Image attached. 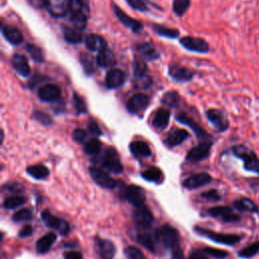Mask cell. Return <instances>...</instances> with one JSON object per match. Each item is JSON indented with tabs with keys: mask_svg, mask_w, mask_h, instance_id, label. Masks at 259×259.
<instances>
[{
	"mask_svg": "<svg viewBox=\"0 0 259 259\" xmlns=\"http://www.w3.org/2000/svg\"><path fill=\"white\" fill-rule=\"evenodd\" d=\"M70 4V20L73 26L83 30L88 26L90 8L88 0H69Z\"/></svg>",
	"mask_w": 259,
	"mask_h": 259,
	"instance_id": "1",
	"label": "cell"
},
{
	"mask_svg": "<svg viewBox=\"0 0 259 259\" xmlns=\"http://www.w3.org/2000/svg\"><path fill=\"white\" fill-rule=\"evenodd\" d=\"M230 151L234 156L243 161L246 171L259 174V157L251 148L243 144H237L231 147Z\"/></svg>",
	"mask_w": 259,
	"mask_h": 259,
	"instance_id": "2",
	"label": "cell"
},
{
	"mask_svg": "<svg viewBox=\"0 0 259 259\" xmlns=\"http://www.w3.org/2000/svg\"><path fill=\"white\" fill-rule=\"evenodd\" d=\"M157 239L164 245L165 248L171 251L176 250L180 247V233L178 231L170 225L162 226L156 232Z\"/></svg>",
	"mask_w": 259,
	"mask_h": 259,
	"instance_id": "3",
	"label": "cell"
},
{
	"mask_svg": "<svg viewBox=\"0 0 259 259\" xmlns=\"http://www.w3.org/2000/svg\"><path fill=\"white\" fill-rule=\"evenodd\" d=\"M102 166L106 171L112 172L114 174H120L122 172L124 167L120 160V156L114 148L108 147L102 159Z\"/></svg>",
	"mask_w": 259,
	"mask_h": 259,
	"instance_id": "4",
	"label": "cell"
},
{
	"mask_svg": "<svg viewBox=\"0 0 259 259\" xmlns=\"http://www.w3.org/2000/svg\"><path fill=\"white\" fill-rule=\"evenodd\" d=\"M196 232L202 236H204V237L210 239L214 242H217V243L223 244V245H229V246L237 244L242 239V237L238 236V235L217 233V232H214V231L204 229V228H198V227L196 228Z\"/></svg>",
	"mask_w": 259,
	"mask_h": 259,
	"instance_id": "5",
	"label": "cell"
},
{
	"mask_svg": "<svg viewBox=\"0 0 259 259\" xmlns=\"http://www.w3.org/2000/svg\"><path fill=\"white\" fill-rule=\"evenodd\" d=\"M206 116L208 122L219 133H224L229 130L230 122L223 110L218 108H210L206 112Z\"/></svg>",
	"mask_w": 259,
	"mask_h": 259,
	"instance_id": "6",
	"label": "cell"
},
{
	"mask_svg": "<svg viewBox=\"0 0 259 259\" xmlns=\"http://www.w3.org/2000/svg\"><path fill=\"white\" fill-rule=\"evenodd\" d=\"M42 220L48 228L59 232L63 236L67 235L70 232L69 224L65 220L52 214L49 210H44L42 212Z\"/></svg>",
	"mask_w": 259,
	"mask_h": 259,
	"instance_id": "7",
	"label": "cell"
},
{
	"mask_svg": "<svg viewBox=\"0 0 259 259\" xmlns=\"http://www.w3.org/2000/svg\"><path fill=\"white\" fill-rule=\"evenodd\" d=\"M90 174L92 178V180L102 188H108V190H112L116 186V182L108 174V171L100 168L92 166L90 168Z\"/></svg>",
	"mask_w": 259,
	"mask_h": 259,
	"instance_id": "8",
	"label": "cell"
},
{
	"mask_svg": "<svg viewBox=\"0 0 259 259\" xmlns=\"http://www.w3.org/2000/svg\"><path fill=\"white\" fill-rule=\"evenodd\" d=\"M150 104V98L143 94L133 96L126 102V110L132 114H143Z\"/></svg>",
	"mask_w": 259,
	"mask_h": 259,
	"instance_id": "9",
	"label": "cell"
},
{
	"mask_svg": "<svg viewBox=\"0 0 259 259\" xmlns=\"http://www.w3.org/2000/svg\"><path fill=\"white\" fill-rule=\"evenodd\" d=\"M180 42L184 48H186L190 52L206 54L210 51V46L208 44V42L200 38L184 36V38H182Z\"/></svg>",
	"mask_w": 259,
	"mask_h": 259,
	"instance_id": "10",
	"label": "cell"
},
{
	"mask_svg": "<svg viewBox=\"0 0 259 259\" xmlns=\"http://www.w3.org/2000/svg\"><path fill=\"white\" fill-rule=\"evenodd\" d=\"M133 219H134L135 224L141 230L149 229L154 222L153 214L146 206L136 208V210H134V214H133Z\"/></svg>",
	"mask_w": 259,
	"mask_h": 259,
	"instance_id": "11",
	"label": "cell"
},
{
	"mask_svg": "<svg viewBox=\"0 0 259 259\" xmlns=\"http://www.w3.org/2000/svg\"><path fill=\"white\" fill-rule=\"evenodd\" d=\"M176 120L188 126L192 131L194 132L196 136L200 140V142H208V141H212V136L206 131L204 128H202L196 122H194L192 118H190L188 116H186V114H180L176 116Z\"/></svg>",
	"mask_w": 259,
	"mask_h": 259,
	"instance_id": "12",
	"label": "cell"
},
{
	"mask_svg": "<svg viewBox=\"0 0 259 259\" xmlns=\"http://www.w3.org/2000/svg\"><path fill=\"white\" fill-rule=\"evenodd\" d=\"M38 96L44 102H55L61 98V88L56 84H45L38 88Z\"/></svg>",
	"mask_w": 259,
	"mask_h": 259,
	"instance_id": "13",
	"label": "cell"
},
{
	"mask_svg": "<svg viewBox=\"0 0 259 259\" xmlns=\"http://www.w3.org/2000/svg\"><path fill=\"white\" fill-rule=\"evenodd\" d=\"M124 198L136 208H140L145 206L146 202V196L140 186H128L124 188Z\"/></svg>",
	"mask_w": 259,
	"mask_h": 259,
	"instance_id": "14",
	"label": "cell"
},
{
	"mask_svg": "<svg viewBox=\"0 0 259 259\" xmlns=\"http://www.w3.org/2000/svg\"><path fill=\"white\" fill-rule=\"evenodd\" d=\"M208 214L212 216V217L219 218L226 223H235L240 220V216L234 212V210L231 208L225 206H218L210 208L208 210Z\"/></svg>",
	"mask_w": 259,
	"mask_h": 259,
	"instance_id": "15",
	"label": "cell"
},
{
	"mask_svg": "<svg viewBox=\"0 0 259 259\" xmlns=\"http://www.w3.org/2000/svg\"><path fill=\"white\" fill-rule=\"evenodd\" d=\"M212 141L200 142L198 146L192 148L186 155V160L190 162H200L206 159L210 156Z\"/></svg>",
	"mask_w": 259,
	"mask_h": 259,
	"instance_id": "16",
	"label": "cell"
},
{
	"mask_svg": "<svg viewBox=\"0 0 259 259\" xmlns=\"http://www.w3.org/2000/svg\"><path fill=\"white\" fill-rule=\"evenodd\" d=\"M46 8L53 18H64L70 10L69 0H47Z\"/></svg>",
	"mask_w": 259,
	"mask_h": 259,
	"instance_id": "17",
	"label": "cell"
},
{
	"mask_svg": "<svg viewBox=\"0 0 259 259\" xmlns=\"http://www.w3.org/2000/svg\"><path fill=\"white\" fill-rule=\"evenodd\" d=\"M112 10L116 14V16L118 18V20L128 28L134 32H139L143 30V24L139 20L128 16L124 10H122L116 4H112Z\"/></svg>",
	"mask_w": 259,
	"mask_h": 259,
	"instance_id": "18",
	"label": "cell"
},
{
	"mask_svg": "<svg viewBox=\"0 0 259 259\" xmlns=\"http://www.w3.org/2000/svg\"><path fill=\"white\" fill-rule=\"evenodd\" d=\"M94 243L96 252L100 259H114L116 255V246L112 241L96 237Z\"/></svg>",
	"mask_w": 259,
	"mask_h": 259,
	"instance_id": "19",
	"label": "cell"
},
{
	"mask_svg": "<svg viewBox=\"0 0 259 259\" xmlns=\"http://www.w3.org/2000/svg\"><path fill=\"white\" fill-rule=\"evenodd\" d=\"M168 73L172 79L180 82H186L194 78V72L188 68L182 67L178 64H172L168 68Z\"/></svg>",
	"mask_w": 259,
	"mask_h": 259,
	"instance_id": "20",
	"label": "cell"
},
{
	"mask_svg": "<svg viewBox=\"0 0 259 259\" xmlns=\"http://www.w3.org/2000/svg\"><path fill=\"white\" fill-rule=\"evenodd\" d=\"M126 81V74L120 69H112L106 77V85L110 90L118 88Z\"/></svg>",
	"mask_w": 259,
	"mask_h": 259,
	"instance_id": "21",
	"label": "cell"
},
{
	"mask_svg": "<svg viewBox=\"0 0 259 259\" xmlns=\"http://www.w3.org/2000/svg\"><path fill=\"white\" fill-rule=\"evenodd\" d=\"M85 45H86V48H88L92 52H98L100 53V52L108 49L106 40L102 36H98V34H92L86 36Z\"/></svg>",
	"mask_w": 259,
	"mask_h": 259,
	"instance_id": "22",
	"label": "cell"
},
{
	"mask_svg": "<svg viewBox=\"0 0 259 259\" xmlns=\"http://www.w3.org/2000/svg\"><path fill=\"white\" fill-rule=\"evenodd\" d=\"M212 182V176L208 174H194L190 178H188L184 182V186L188 190H194V188H198L200 186H206Z\"/></svg>",
	"mask_w": 259,
	"mask_h": 259,
	"instance_id": "23",
	"label": "cell"
},
{
	"mask_svg": "<svg viewBox=\"0 0 259 259\" xmlns=\"http://www.w3.org/2000/svg\"><path fill=\"white\" fill-rule=\"evenodd\" d=\"M2 34L6 38V40L8 42H10L12 45L18 46V45H20L24 42V36H22V32L18 28H16V26H2Z\"/></svg>",
	"mask_w": 259,
	"mask_h": 259,
	"instance_id": "24",
	"label": "cell"
},
{
	"mask_svg": "<svg viewBox=\"0 0 259 259\" xmlns=\"http://www.w3.org/2000/svg\"><path fill=\"white\" fill-rule=\"evenodd\" d=\"M190 134L188 133V131L184 128H176L171 131L166 139H165V143L169 146V147H176L180 145L184 141H186L188 138Z\"/></svg>",
	"mask_w": 259,
	"mask_h": 259,
	"instance_id": "25",
	"label": "cell"
},
{
	"mask_svg": "<svg viewBox=\"0 0 259 259\" xmlns=\"http://www.w3.org/2000/svg\"><path fill=\"white\" fill-rule=\"evenodd\" d=\"M14 69L22 77H28L30 74V68L28 59L20 54H16L12 60Z\"/></svg>",
	"mask_w": 259,
	"mask_h": 259,
	"instance_id": "26",
	"label": "cell"
},
{
	"mask_svg": "<svg viewBox=\"0 0 259 259\" xmlns=\"http://www.w3.org/2000/svg\"><path fill=\"white\" fill-rule=\"evenodd\" d=\"M56 240H57V235L54 232H50L46 234L44 237L38 239L36 244V249L38 253H40V254L47 253L52 248Z\"/></svg>",
	"mask_w": 259,
	"mask_h": 259,
	"instance_id": "27",
	"label": "cell"
},
{
	"mask_svg": "<svg viewBox=\"0 0 259 259\" xmlns=\"http://www.w3.org/2000/svg\"><path fill=\"white\" fill-rule=\"evenodd\" d=\"M130 150L132 154L137 158H147L152 155L151 149L146 142L143 141H135L130 145Z\"/></svg>",
	"mask_w": 259,
	"mask_h": 259,
	"instance_id": "28",
	"label": "cell"
},
{
	"mask_svg": "<svg viewBox=\"0 0 259 259\" xmlns=\"http://www.w3.org/2000/svg\"><path fill=\"white\" fill-rule=\"evenodd\" d=\"M170 120V112L166 108H159L153 118V126L156 128L164 130L167 128Z\"/></svg>",
	"mask_w": 259,
	"mask_h": 259,
	"instance_id": "29",
	"label": "cell"
},
{
	"mask_svg": "<svg viewBox=\"0 0 259 259\" xmlns=\"http://www.w3.org/2000/svg\"><path fill=\"white\" fill-rule=\"evenodd\" d=\"M139 54L142 56L143 60L145 61H154L160 57L157 50L148 42H143L137 47Z\"/></svg>",
	"mask_w": 259,
	"mask_h": 259,
	"instance_id": "30",
	"label": "cell"
},
{
	"mask_svg": "<svg viewBox=\"0 0 259 259\" xmlns=\"http://www.w3.org/2000/svg\"><path fill=\"white\" fill-rule=\"evenodd\" d=\"M64 38L69 44H79L82 42V30L76 28L75 26H65L63 28Z\"/></svg>",
	"mask_w": 259,
	"mask_h": 259,
	"instance_id": "31",
	"label": "cell"
},
{
	"mask_svg": "<svg viewBox=\"0 0 259 259\" xmlns=\"http://www.w3.org/2000/svg\"><path fill=\"white\" fill-rule=\"evenodd\" d=\"M28 174L34 178V180H45L49 176L50 171L49 169L42 164H36V165H32L26 168Z\"/></svg>",
	"mask_w": 259,
	"mask_h": 259,
	"instance_id": "32",
	"label": "cell"
},
{
	"mask_svg": "<svg viewBox=\"0 0 259 259\" xmlns=\"http://www.w3.org/2000/svg\"><path fill=\"white\" fill-rule=\"evenodd\" d=\"M96 63L102 68L112 67L116 64V58H114V53L108 49H106V50L100 52L96 57Z\"/></svg>",
	"mask_w": 259,
	"mask_h": 259,
	"instance_id": "33",
	"label": "cell"
},
{
	"mask_svg": "<svg viewBox=\"0 0 259 259\" xmlns=\"http://www.w3.org/2000/svg\"><path fill=\"white\" fill-rule=\"evenodd\" d=\"M137 241L150 252H156V243L154 237L146 230H142L137 234Z\"/></svg>",
	"mask_w": 259,
	"mask_h": 259,
	"instance_id": "34",
	"label": "cell"
},
{
	"mask_svg": "<svg viewBox=\"0 0 259 259\" xmlns=\"http://www.w3.org/2000/svg\"><path fill=\"white\" fill-rule=\"evenodd\" d=\"M80 63L84 69V72L88 75H92L96 71V61L90 54H81L80 56Z\"/></svg>",
	"mask_w": 259,
	"mask_h": 259,
	"instance_id": "35",
	"label": "cell"
},
{
	"mask_svg": "<svg viewBox=\"0 0 259 259\" xmlns=\"http://www.w3.org/2000/svg\"><path fill=\"white\" fill-rule=\"evenodd\" d=\"M142 178L147 182L159 184L162 180L163 174L162 171L157 167H149L148 169L142 172Z\"/></svg>",
	"mask_w": 259,
	"mask_h": 259,
	"instance_id": "36",
	"label": "cell"
},
{
	"mask_svg": "<svg viewBox=\"0 0 259 259\" xmlns=\"http://www.w3.org/2000/svg\"><path fill=\"white\" fill-rule=\"evenodd\" d=\"M234 206L236 210H242V212H258V206H256V204L252 200L247 198L237 200L234 202Z\"/></svg>",
	"mask_w": 259,
	"mask_h": 259,
	"instance_id": "37",
	"label": "cell"
},
{
	"mask_svg": "<svg viewBox=\"0 0 259 259\" xmlns=\"http://www.w3.org/2000/svg\"><path fill=\"white\" fill-rule=\"evenodd\" d=\"M153 30L157 34H159L160 36L168 38H176L180 34L178 30L167 28V26H161V24H154L153 26Z\"/></svg>",
	"mask_w": 259,
	"mask_h": 259,
	"instance_id": "38",
	"label": "cell"
},
{
	"mask_svg": "<svg viewBox=\"0 0 259 259\" xmlns=\"http://www.w3.org/2000/svg\"><path fill=\"white\" fill-rule=\"evenodd\" d=\"M102 142L98 138H92L88 140L84 145V152L88 155H98L102 150Z\"/></svg>",
	"mask_w": 259,
	"mask_h": 259,
	"instance_id": "39",
	"label": "cell"
},
{
	"mask_svg": "<svg viewBox=\"0 0 259 259\" xmlns=\"http://www.w3.org/2000/svg\"><path fill=\"white\" fill-rule=\"evenodd\" d=\"M26 52L30 54V56L32 57V59L38 63H42L45 61V56L44 53H42V49L38 48V46L34 45V44H28L26 47Z\"/></svg>",
	"mask_w": 259,
	"mask_h": 259,
	"instance_id": "40",
	"label": "cell"
},
{
	"mask_svg": "<svg viewBox=\"0 0 259 259\" xmlns=\"http://www.w3.org/2000/svg\"><path fill=\"white\" fill-rule=\"evenodd\" d=\"M190 0H174L172 10H174V12L178 16H182L190 8Z\"/></svg>",
	"mask_w": 259,
	"mask_h": 259,
	"instance_id": "41",
	"label": "cell"
},
{
	"mask_svg": "<svg viewBox=\"0 0 259 259\" xmlns=\"http://www.w3.org/2000/svg\"><path fill=\"white\" fill-rule=\"evenodd\" d=\"M180 96L176 92H169L164 94L161 100V102L167 108H176L178 104Z\"/></svg>",
	"mask_w": 259,
	"mask_h": 259,
	"instance_id": "42",
	"label": "cell"
},
{
	"mask_svg": "<svg viewBox=\"0 0 259 259\" xmlns=\"http://www.w3.org/2000/svg\"><path fill=\"white\" fill-rule=\"evenodd\" d=\"M26 202V198L22 196H14L10 198H8L4 202V206L8 210H12V208H16L18 206H20L22 204H24Z\"/></svg>",
	"mask_w": 259,
	"mask_h": 259,
	"instance_id": "43",
	"label": "cell"
},
{
	"mask_svg": "<svg viewBox=\"0 0 259 259\" xmlns=\"http://www.w3.org/2000/svg\"><path fill=\"white\" fill-rule=\"evenodd\" d=\"M259 251V241L254 242L252 244H250L249 246L243 248L240 252H239V256L242 258H251L254 255H256Z\"/></svg>",
	"mask_w": 259,
	"mask_h": 259,
	"instance_id": "44",
	"label": "cell"
},
{
	"mask_svg": "<svg viewBox=\"0 0 259 259\" xmlns=\"http://www.w3.org/2000/svg\"><path fill=\"white\" fill-rule=\"evenodd\" d=\"M147 72V64L145 60L136 59L134 62V75L136 78H143Z\"/></svg>",
	"mask_w": 259,
	"mask_h": 259,
	"instance_id": "45",
	"label": "cell"
},
{
	"mask_svg": "<svg viewBox=\"0 0 259 259\" xmlns=\"http://www.w3.org/2000/svg\"><path fill=\"white\" fill-rule=\"evenodd\" d=\"M12 219L14 222H24L30 221L32 219V212L28 208H22L18 210Z\"/></svg>",
	"mask_w": 259,
	"mask_h": 259,
	"instance_id": "46",
	"label": "cell"
},
{
	"mask_svg": "<svg viewBox=\"0 0 259 259\" xmlns=\"http://www.w3.org/2000/svg\"><path fill=\"white\" fill-rule=\"evenodd\" d=\"M124 253L128 259H147L145 254L135 246H128L126 248Z\"/></svg>",
	"mask_w": 259,
	"mask_h": 259,
	"instance_id": "47",
	"label": "cell"
},
{
	"mask_svg": "<svg viewBox=\"0 0 259 259\" xmlns=\"http://www.w3.org/2000/svg\"><path fill=\"white\" fill-rule=\"evenodd\" d=\"M32 118L34 120H36L38 122L44 124V126H50L53 124V120L52 118L46 114V112H38L36 110L34 114H32Z\"/></svg>",
	"mask_w": 259,
	"mask_h": 259,
	"instance_id": "48",
	"label": "cell"
},
{
	"mask_svg": "<svg viewBox=\"0 0 259 259\" xmlns=\"http://www.w3.org/2000/svg\"><path fill=\"white\" fill-rule=\"evenodd\" d=\"M202 252L208 256L214 257L217 259H223L225 257H227L229 254L227 251L225 250H221V249H217V248H212V247H206L202 250Z\"/></svg>",
	"mask_w": 259,
	"mask_h": 259,
	"instance_id": "49",
	"label": "cell"
},
{
	"mask_svg": "<svg viewBox=\"0 0 259 259\" xmlns=\"http://www.w3.org/2000/svg\"><path fill=\"white\" fill-rule=\"evenodd\" d=\"M73 100H74L75 108H76L78 114H86V112H88V106H86V102L83 100V98H81L77 94H74Z\"/></svg>",
	"mask_w": 259,
	"mask_h": 259,
	"instance_id": "50",
	"label": "cell"
},
{
	"mask_svg": "<svg viewBox=\"0 0 259 259\" xmlns=\"http://www.w3.org/2000/svg\"><path fill=\"white\" fill-rule=\"evenodd\" d=\"M126 2H128V4L130 6L134 8V10H139V12H145L148 10V8H147L144 0H126Z\"/></svg>",
	"mask_w": 259,
	"mask_h": 259,
	"instance_id": "51",
	"label": "cell"
},
{
	"mask_svg": "<svg viewBox=\"0 0 259 259\" xmlns=\"http://www.w3.org/2000/svg\"><path fill=\"white\" fill-rule=\"evenodd\" d=\"M202 198L206 200H210V202H218L221 200L220 194L216 190H210L202 192Z\"/></svg>",
	"mask_w": 259,
	"mask_h": 259,
	"instance_id": "52",
	"label": "cell"
},
{
	"mask_svg": "<svg viewBox=\"0 0 259 259\" xmlns=\"http://www.w3.org/2000/svg\"><path fill=\"white\" fill-rule=\"evenodd\" d=\"M86 137H88V132L84 131V130H82V128L74 130V132L72 134L73 140L77 143H83L85 141Z\"/></svg>",
	"mask_w": 259,
	"mask_h": 259,
	"instance_id": "53",
	"label": "cell"
},
{
	"mask_svg": "<svg viewBox=\"0 0 259 259\" xmlns=\"http://www.w3.org/2000/svg\"><path fill=\"white\" fill-rule=\"evenodd\" d=\"M88 130H90V132L92 135H96V136H100V135H102V130L100 128L98 122H94V120H92L90 122Z\"/></svg>",
	"mask_w": 259,
	"mask_h": 259,
	"instance_id": "54",
	"label": "cell"
},
{
	"mask_svg": "<svg viewBox=\"0 0 259 259\" xmlns=\"http://www.w3.org/2000/svg\"><path fill=\"white\" fill-rule=\"evenodd\" d=\"M4 188L10 190V192H12L14 194H20L24 190V186L18 184H6L4 186Z\"/></svg>",
	"mask_w": 259,
	"mask_h": 259,
	"instance_id": "55",
	"label": "cell"
},
{
	"mask_svg": "<svg viewBox=\"0 0 259 259\" xmlns=\"http://www.w3.org/2000/svg\"><path fill=\"white\" fill-rule=\"evenodd\" d=\"M65 259H83V256L78 251H68L64 254Z\"/></svg>",
	"mask_w": 259,
	"mask_h": 259,
	"instance_id": "56",
	"label": "cell"
},
{
	"mask_svg": "<svg viewBox=\"0 0 259 259\" xmlns=\"http://www.w3.org/2000/svg\"><path fill=\"white\" fill-rule=\"evenodd\" d=\"M32 227L30 225H26L20 231V237L26 238V237H30L32 235Z\"/></svg>",
	"mask_w": 259,
	"mask_h": 259,
	"instance_id": "57",
	"label": "cell"
},
{
	"mask_svg": "<svg viewBox=\"0 0 259 259\" xmlns=\"http://www.w3.org/2000/svg\"><path fill=\"white\" fill-rule=\"evenodd\" d=\"M30 2L32 6L36 8H46V4H47V0H30Z\"/></svg>",
	"mask_w": 259,
	"mask_h": 259,
	"instance_id": "58",
	"label": "cell"
},
{
	"mask_svg": "<svg viewBox=\"0 0 259 259\" xmlns=\"http://www.w3.org/2000/svg\"><path fill=\"white\" fill-rule=\"evenodd\" d=\"M172 259H184V252L180 248L172 251Z\"/></svg>",
	"mask_w": 259,
	"mask_h": 259,
	"instance_id": "59",
	"label": "cell"
},
{
	"mask_svg": "<svg viewBox=\"0 0 259 259\" xmlns=\"http://www.w3.org/2000/svg\"><path fill=\"white\" fill-rule=\"evenodd\" d=\"M192 259H208L206 256H204V253L202 251H196L192 254L190 256Z\"/></svg>",
	"mask_w": 259,
	"mask_h": 259,
	"instance_id": "60",
	"label": "cell"
},
{
	"mask_svg": "<svg viewBox=\"0 0 259 259\" xmlns=\"http://www.w3.org/2000/svg\"><path fill=\"white\" fill-rule=\"evenodd\" d=\"M190 259H192V258H190Z\"/></svg>",
	"mask_w": 259,
	"mask_h": 259,
	"instance_id": "61",
	"label": "cell"
}]
</instances>
